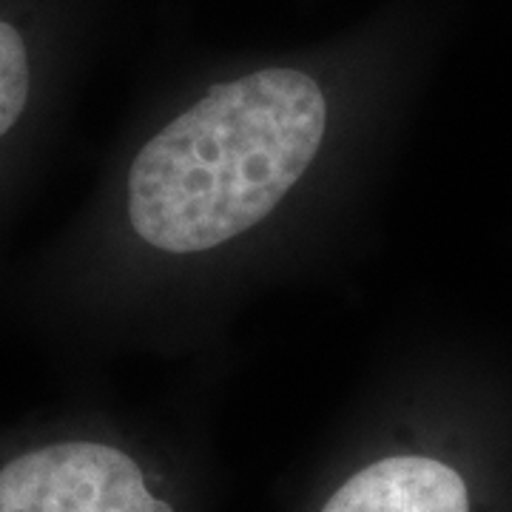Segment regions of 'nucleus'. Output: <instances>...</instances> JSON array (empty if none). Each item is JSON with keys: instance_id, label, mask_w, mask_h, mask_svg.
<instances>
[{"instance_id": "obj_1", "label": "nucleus", "mask_w": 512, "mask_h": 512, "mask_svg": "<svg viewBox=\"0 0 512 512\" xmlns=\"http://www.w3.org/2000/svg\"><path fill=\"white\" fill-rule=\"evenodd\" d=\"M328 126L319 83L262 69L214 86L134 157L128 217L168 254H197L245 234L308 171Z\"/></svg>"}, {"instance_id": "obj_2", "label": "nucleus", "mask_w": 512, "mask_h": 512, "mask_svg": "<svg viewBox=\"0 0 512 512\" xmlns=\"http://www.w3.org/2000/svg\"><path fill=\"white\" fill-rule=\"evenodd\" d=\"M0 512H174L148 493L126 453L66 441L18 456L0 470Z\"/></svg>"}, {"instance_id": "obj_3", "label": "nucleus", "mask_w": 512, "mask_h": 512, "mask_svg": "<svg viewBox=\"0 0 512 512\" xmlns=\"http://www.w3.org/2000/svg\"><path fill=\"white\" fill-rule=\"evenodd\" d=\"M322 512H470V495L436 458L393 456L342 484Z\"/></svg>"}, {"instance_id": "obj_4", "label": "nucleus", "mask_w": 512, "mask_h": 512, "mask_svg": "<svg viewBox=\"0 0 512 512\" xmlns=\"http://www.w3.org/2000/svg\"><path fill=\"white\" fill-rule=\"evenodd\" d=\"M29 55L20 32L0 20V137L15 126L29 100Z\"/></svg>"}]
</instances>
